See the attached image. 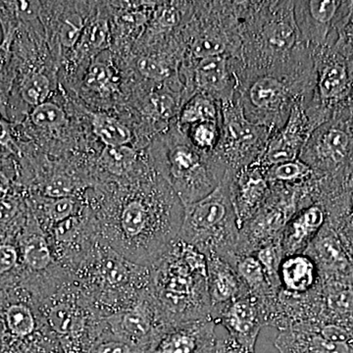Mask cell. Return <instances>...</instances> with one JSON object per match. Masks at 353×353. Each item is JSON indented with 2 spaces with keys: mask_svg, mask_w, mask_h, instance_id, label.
<instances>
[{
  "mask_svg": "<svg viewBox=\"0 0 353 353\" xmlns=\"http://www.w3.org/2000/svg\"><path fill=\"white\" fill-rule=\"evenodd\" d=\"M85 199L99 241L134 263L150 267L178 239L185 206L157 171L94 185Z\"/></svg>",
  "mask_w": 353,
  "mask_h": 353,
  "instance_id": "6da1fadb",
  "label": "cell"
},
{
  "mask_svg": "<svg viewBox=\"0 0 353 353\" xmlns=\"http://www.w3.org/2000/svg\"><path fill=\"white\" fill-rule=\"evenodd\" d=\"M59 88V66L51 55L44 30L18 28L10 60L0 78V113L9 122L19 124Z\"/></svg>",
  "mask_w": 353,
  "mask_h": 353,
  "instance_id": "7a4b0ae2",
  "label": "cell"
},
{
  "mask_svg": "<svg viewBox=\"0 0 353 353\" xmlns=\"http://www.w3.org/2000/svg\"><path fill=\"white\" fill-rule=\"evenodd\" d=\"M150 292L166 324L211 320L206 259L181 239L150 267Z\"/></svg>",
  "mask_w": 353,
  "mask_h": 353,
  "instance_id": "3957f363",
  "label": "cell"
},
{
  "mask_svg": "<svg viewBox=\"0 0 353 353\" xmlns=\"http://www.w3.org/2000/svg\"><path fill=\"white\" fill-rule=\"evenodd\" d=\"M240 20L243 71L280 68L312 55L297 29L294 1H241Z\"/></svg>",
  "mask_w": 353,
  "mask_h": 353,
  "instance_id": "277c9868",
  "label": "cell"
},
{
  "mask_svg": "<svg viewBox=\"0 0 353 353\" xmlns=\"http://www.w3.org/2000/svg\"><path fill=\"white\" fill-rule=\"evenodd\" d=\"M315 88L312 55L301 61L262 71L239 74L238 99L246 119L253 124L278 131L289 119L297 103L305 106Z\"/></svg>",
  "mask_w": 353,
  "mask_h": 353,
  "instance_id": "5b68a950",
  "label": "cell"
},
{
  "mask_svg": "<svg viewBox=\"0 0 353 353\" xmlns=\"http://www.w3.org/2000/svg\"><path fill=\"white\" fill-rule=\"evenodd\" d=\"M81 292L102 316L131 308L150 294V269L130 261L97 241L73 273Z\"/></svg>",
  "mask_w": 353,
  "mask_h": 353,
  "instance_id": "8992f818",
  "label": "cell"
},
{
  "mask_svg": "<svg viewBox=\"0 0 353 353\" xmlns=\"http://www.w3.org/2000/svg\"><path fill=\"white\" fill-rule=\"evenodd\" d=\"M150 163L176 192L183 206L208 196L222 182L227 167L216 153H204L174 124L146 148Z\"/></svg>",
  "mask_w": 353,
  "mask_h": 353,
  "instance_id": "52a82bcc",
  "label": "cell"
},
{
  "mask_svg": "<svg viewBox=\"0 0 353 353\" xmlns=\"http://www.w3.org/2000/svg\"><path fill=\"white\" fill-rule=\"evenodd\" d=\"M179 239L204 256L216 255L234 267L238 259L240 226L229 189V171L211 194L185 205Z\"/></svg>",
  "mask_w": 353,
  "mask_h": 353,
  "instance_id": "ba28073f",
  "label": "cell"
},
{
  "mask_svg": "<svg viewBox=\"0 0 353 353\" xmlns=\"http://www.w3.org/2000/svg\"><path fill=\"white\" fill-rule=\"evenodd\" d=\"M241 1H194L190 20L180 30L183 59L228 55L241 59Z\"/></svg>",
  "mask_w": 353,
  "mask_h": 353,
  "instance_id": "9c48e42d",
  "label": "cell"
},
{
  "mask_svg": "<svg viewBox=\"0 0 353 353\" xmlns=\"http://www.w3.org/2000/svg\"><path fill=\"white\" fill-rule=\"evenodd\" d=\"M0 353H63L38 301L21 285L0 292Z\"/></svg>",
  "mask_w": 353,
  "mask_h": 353,
  "instance_id": "30bf717a",
  "label": "cell"
},
{
  "mask_svg": "<svg viewBox=\"0 0 353 353\" xmlns=\"http://www.w3.org/2000/svg\"><path fill=\"white\" fill-rule=\"evenodd\" d=\"M39 304L63 353L87 352L105 332V318L88 303L73 279Z\"/></svg>",
  "mask_w": 353,
  "mask_h": 353,
  "instance_id": "8fae6325",
  "label": "cell"
},
{
  "mask_svg": "<svg viewBox=\"0 0 353 353\" xmlns=\"http://www.w3.org/2000/svg\"><path fill=\"white\" fill-rule=\"evenodd\" d=\"M317 180L316 176L299 185H271L263 205L241 225L238 257L253 254L261 246L280 239L292 216L316 203Z\"/></svg>",
  "mask_w": 353,
  "mask_h": 353,
  "instance_id": "7c38bea8",
  "label": "cell"
},
{
  "mask_svg": "<svg viewBox=\"0 0 353 353\" xmlns=\"http://www.w3.org/2000/svg\"><path fill=\"white\" fill-rule=\"evenodd\" d=\"M315 88L303 106L313 129L336 115H350L353 108V75L347 60L332 48L312 51Z\"/></svg>",
  "mask_w": 353,
  "mask_h": 353,
  "instance_id": "4fadbf2b",
  "label": "cell"
},
{
  "mask_svg": "<svg viewBox=\"0 0 353 353\" xmlns=\"http://www.w3.org/2000/svg\"><path fill=\"white\" fill-rule=\"evenodd\" d=\"M16 241L20 254V285L39 303L73 279L72 274L57 261L46 234L30 209L27 222Z\"/></svg>",
  "mask_w": 353,
  "mask_h": 353,
  "instance_id": "5bb4252c",
  "label": "cell"
},
{
  "mask_svg": "<svg viewBox=\"0 0 353 353\" xmlns=\"http://www.w3.org/2000/svg\"><path fill=\"white\" fill-rule=\"evenodd\" d=\"M271 132L246 119L238 97L221 103V137L216 155L228 170L238 171L259 161Z\"/></svg>",
  "mask_w": 353,
  "mask_h": 353,
  "instance_id": "9a60e30c",
  "label": "cell"
},
{
  "mask_svg": "<svg viewBox=\"0 0 353 353\" xmlns=\"http://www.w3.org/2000/svg\"><path fill=\"white\" fill-rule=\"evenodd\" d=\"M127 78L120 57L111 50L90 62L73 94L68 95L92 111H119L126 99Z\"/></svg>",
  "mask_w": 353,
  "mask_h": 353,
  "instance_id": "2e32d148",
  "label": "cell"
},
{
  "mask_svg": "<svg viewBox=\"0 0 353 353\" xmlns=\"http://www.w3.org/2000/svg\"><path fill=\"white\" fill-rule=\"evenodd\" d=\"M353 157L350 115H336L311 132L299 159L317 176L341 173Z\"/></svg>",
  "mask_w": 353,
  "mask_h": 353,
  "instance_id": "e0dca14e",
  "label": "cell"
},
{
  "mask_svg": "<svg viewBox=\"0 0 353 353\" xmlns=\"http://www.w3.org/2000/svg\"><path fill=\"white\" fill-rule=\"evenodd\" d=\"M241 67L240 58L228 55L183 59L180 69L183 103L199 92L212 97L220 104L234 101L238 97V76Z\"/></svg>",
  "mask_w": 353,
  "mask_h": 353,
  "instance_id": "ac0fdd59",
  "label": "cell"
},
{
  "mask_svg": "<svg viewBox=\"0 0 353 353\" xmlns=\"http://www.w3.org/2000/svg\"><path fill=\"white\" fill-rule=\"evenodd\" d=\"M99 1H41L46 41L58 66L75 50Z\"/></svg>",
  "mask_w": 353,
  "mask_h": 353,
  "instance_id": "d6986e66",
  "label": "cell"
},
{
  "mask_svg": "<svg viewBox=\"0 0 353 353\" xmlns=\"http://www.w3.org/2000/svg\"><path fill=\"white\" fill-rule=\"evenodd\" d=\"M43 232L57 261L72 276L99 241L94 217L87 202L79 214L67 218Z\"/></svg>",
  "mask_w": 353,
  "mask_h": 353,
  "instance_id": "ffe728a7",
  "label": "cell"
},
{
  "mask_svg": "<svg viewBox=\"0 0 353 353\" xmlns=\"http://www.w3.org/2000/svg\"><path fill=\"white\" fill-rule=\"evenodd\" d=\"M352 4V1L338 0L294 1L296 27L309 50L333 46L339 28L350 12Z\"/></svg>",
  "mask_w": 353,
  "mask_h": 353,
  "instance_id": "44dd1931",
  "label": "cell"
},
{
  "mask_svg": "<svg viewBox=\"0 0 353 353\" xmlns=\"http://www.w3.org/2000/svg\"><path fill=\"white\" fill-rule=\"evenodd\" d=\"M105 318L109 333L145 353L165 325L152 296L148 294L131 308L114 313Z\"/></svg>",
  "mask_w": 353,
  "mask_h": 353,
  "instance_id": "7402d4cb",
  "label": "cell"
},
{
  "mask_svg": "<svg viewBox=\"0 0 353 353\" xmlns=\"http://www.w3.org/2000/svg\"><path fill=\"white\" fill-rule=\"evenodd\" d=\"M216 326L212 320L165 325L145 353H212Z\"/></svg>",
  "mask_w": 353,
  "mask_h": 353,
  "instance_id": "603a6c76",
  "label": "cell"
},
{
  "mask_svg": "<svg viewBox=\"0 0 353 353\" xmlns=\"http://www.w3.org/2000/svg\"><path fill=\"white\" fill-rule=\"evenodd\" d=\"M110 21L112 46L118 55L131 52L145 32L157 1H105Z\"/></svg>",
  "mask_w": 353,
  "mask_h": 353,
  "instance_id": "cb8c5ba5",
  "label": "cell"
},
{
  "mask_svg": "<svg viewBox=\"0 0 353 353\" xmlns=\"http://www.w3.org/2000/svg\"><path fill=\"white\" fill-rule=\"evenodd\" d=\"M229 189L241 229L263 205L270 194L271 185L267 180L266 169L254 162L238 171L229 170Z\"/></svg>",
  "mask_w": 353,
  "mask_h": 353,
  "instance_id": "d4e9b609",
  "label": "cell"
},
{
  "mask_svg": "<svg viewBox=\"0 0 353 353\" xmlns=\"http://www.w3.org/2000/svg\"><path fill=\"white\" fill-rule=\"evenodd\" d=\"M313 131L303 104H296L284 126L271 134L263 155L257 162L267 170L273 165L299 159Z\"/></svg>",
  "mask_w": 353,
  "mask_h": 353,
  "instance_id": "484cf974",
  "label": "cell"
},
{
  "mask_svg": "<svg viewBox=\"0 0 353 353\" xmlns=\"http://www.w3.org/2000/svg\"><path fill=\"white\" fill-rule=\"evenodd\" d=\"M222 325L230 338L248 353H255L260 331L265 327L259 303L254 297L243 294L220 313L216 325Z\"/></svg>",
  "mask_w": 353,
  "mask_h": 353,
  "instance_id": "4316f807",
  "label": "cell"
},
{
  "mask_svg": "<svg viewBox=\"0 0 353 353\" xmlns=\"http://www.w3.org/2000/svg\"><path fill=\"white\" fill-rule=\"evenodd\" d=\"M88 134L101 148L134 146L145 150L136 127L124 111H92L83 108Z\"/></svg>",
  "mask_w": 353,
  "mask_h": 353,
  "instance_id": "83f0119b",
  "label": "cell"
},
{
  "mask_svg": "<svg viewBox=\"0 0 353 353\" xmlns=\"http://www.w3.org/2000/svg\"><path fill=\"white\" fill-rule=\"evenodd\" d=\"M304 253L315 262L320 281L353 279L352 262L338 234L327 221Z\"/></svg>",
  "mask_w": 353,
  "mask_h": 353,
  "instance_id": "f1b7e54d",
  "label": "cell"
},
{
  "mask_svg": "<svg viewBox=\"0 0 353 353\" xmlns=\"http://www.w3.org/2000/svg\"><path fill=\"white\" fill-rule=\"evenodd\" d=\"M205 259L208 264L211 320L216 324L218 316L226 306L248 292L231 264L213 254L208 255Z\"/></svg>",
  "mask_w": 353,
  "mask_h": 353,
  "instance_id": "f546056e",
  "label": "cell"
},
{
  "mask_svg": "<svg viewBox=\"0 0 353 353\" xmlns=\"http://www.w3.org/2000/svg\"><path fill=\"white\" fill-rule=\"evenodd\" d=\"M326 221V211L320 203L311 204L292 216L281 236L285 256L304 253Z\"/></svg>",
  "mask_w": 353,
  "mask_h": 353,
  "instance_id": "4dcf8cb0",
  "label": "cell"
},
{
  "mask_svg": "<svg viewBox=\"0 0 353 353\" xmlns=\"http://www.w3.org/2000/svg\"><path fill=\"white\" fill-rule=\"evenodd\" d=\"M274 343L280 353H353V345L328 340L306 327L281 331Z\"/></svg>",
  "mask_w": 353,
  "mask_h": 353,
  "instance_id": "1f68e13d",
  "label": "cell"
},
{
  "mask_svg": "<svg viewBox=\"0 0 353 353\" xmlns=\"http://www.w3.org/2000/svg\"><path fill=\"white\" fill-rule=\"evenodd\" d=\"M279 280L282 292L303 296L319 285V271L315 262L305 253L288 255L280 265Z\"/></svg>",
  "mask_w": 353,
  "mask_h": 353,
  "instance_id": "d6a6232c",
  "label": "cell"
},
{
  "mask_svg": "<svg viewBox=\"0 0 353 353\" xmlns=\"http://www.w3.org/2000/svg\"><path fill=\"white\" fill-rule=\"evenodd\" d=\"M27 202L30 211L43 231L79 214L85 206V194L69 197L27 196Z\"/></svg>",
  "mask_w": 353,
  "mask_h": 353,
  "instance_id": "836d02e7",
  "label": "cell"
},
{
  "mask_svg": "<svg viewBox=\"0 0 353 353\" xmlns=\"http://www.w3.org/2000/svg\"><path fill=\"white\" fill-rule=\"evenodd\" d=\"M194 1H157L150 23L141 38L176 34L190 20Z\"/></svg>",
  "mask_w": 353,
  "mask_h": 353,
  "instance_id": "e575fe53",
  "label": "cell"
},
{
  "mask_svg": "<svg viewBox=\"0 0 353 353\" xmlns=\"http://www.w3.org/2000/svg\"><path fill=\"white\" fill-rule=\"evenodd\" d=\"M234 268L246 292L256 299L259 305L268 303L277 294L279 290L273 289L261 264L254 255L239 256Z\"/></svg>",
  "mask_w": 353,
  "mask_h": 353,
  "instance_id": "d590c367",
  "label": "cell"
},
{
  "mask_svg": "<svg viewBox=\"0 0 353 353\" xmlns=\"http://www.w3.org/2000/svg\"><path fill=\"white\" fill-rule=\"evenodd\" d=\"M29 215L27 194L17 192L0 201V243L15 240Z\"/></svg>",
  "mask_w": 353,
  "mask_h": 353,
  "instance_id": "8d00e7d4",
  "label": "cell"
},
{
  "mask_svg": "<svg viewBox=\"0 0 353 353\" xmlns=\"http://www.w3.org/2000/svg\"><path fill=\"white\" fill-rule=\"evenodd\" d=\"M201 122H221V104L212 97L199 92L183 103L176 125L185 130Z\"/></svg>",
  "mask_w": 353,
  "mask_h": 353,
  "instance_id": "74e56055",
  "label": "cell"
},
{
  "mask_svg": "<svg viewBox=\"0 0 353 353\" xmlns=\"http://www.w3.org/2000/svg\"><path fill=\"white\" fill-rule=\"evenodd\" d=\"M21 262L17 241L0 243V292L20 285Z\"/></svg>",
  "mask_w": 353,
  "mask_h": 353,
  "instance_id": "f35d334b",
  "label": "cell"
},
{
  "mask_svg": "<svg viewBox=\"0 0 353 353\" xmlns=\"http://www.w3.org/2000/svg\"><path fill=\"white\" fill-rule=\"evenodd\" d=\"M266 176L270 185H299L312 180L316 175L312 169L299 158L269 167Z\"/></svg>",
  "mask_w": 353,
  "mask_h": 353,
  "instance_id": "ab89813d",
  "label": "cell"
},
{
  "mask_svg": "<svg viewBox=\"0 0 353 353\" xmlns=\"http://www.w3.org/2000/svg\"><path fill=\"white\" fill-rule=\"evenodd\" d=\"M196 150L204 153H214L219 145L221 122H201L182 130Z\"/></svg>",
  "mask_w": 353,
  "mask_h": 353,
  "instance_id": "60d3db41",
  "label": "cell"
},
{
  "mask_svg": "<svg viewBox=\"0 0 353 353\" xmlns=\"http://www.w3.org/2000/svg\"><path fill=\"white\" fill-rule=\"evenodd\" d=\"M253 255L259 259L273 289L280 290L279 269L285 257L281 238L261 246Z\"/></svg>",
  "mask_w": 353,
  "mask_h": 353,
  "instance_id": "b9f144b4",
  "label": "cell"
},
{
  "mask_svg": "<svg viewBox=\"0 0 353 353\" xmlns=\"http://www.w3.org/2000/svg\"><path fill=\"white\" fill-rule=\"evenodd\" d=\"M17 192H26L21 185L19 161L16 155L0 148V201Z\"/></svg>",
  "mask_w": 353,
  "mask_h": 353,
  "instance_id": "7bdbcfd3",
  "label": "cell"
},
{
  "mask_svg": "<svg viewBox=\"0 0 353 353\" xmlns=\"http://www.w3.org/2000/svg\"><path fill=\"white\" fill-rule=\"evenodd\" d=\"M330 226L333 228L338 234L341 245L347 252L348 259L353 266V205L340 215L327 220Z\"/></svg>",
  "mask_w": 353,
  "mask_h": 353,
  "instance_id": "ee69618b",
  "label": "cell"
},
{
  "mask_svg": "<svg viewBox=\"0 0 353 353\" xmlns=\"http://www.w3.org/2000/svg\"><path fill=\"white\" fill-rule=\"evenodd\" d=\"M332 48L347 60L353 75V1L350 12L339 28Z\"/></svg>",
  "mask_w": 353,
  "mask_h": 353,
  "instance_id": "f6af8a7d",
  "label": "cell"
},
{
  "mask_svg": "<svg viewBox=\"0 0 353 353\" xmlns=\"http://www.w3.org/2000/svg\"><path fill=\"white\" fill-rule=\"evenodd\" d=\"M85 353H139L132 345H128L125 341L115 338L108 331L105 332L94 341Z\"/></svg>",
  "mask_w": 353,
  "mask_h": 353,
  "instance_id": "bcb514c9",
  "label": "cell"
},
{
  "mask_svg": "<svg viewBox=\"0 0 353 353\" xmlns=\"http://www.w3.org/2000/svg\"><path fill=\"white\" fill-rule=\"evenodd\" d=\"M0 148L18 157L19 145L16 137L15 124L9 122L0 113Z\"/></svg>",
  "mask_w": 353,
  "mask_h": 353,
  "instance_id": "7dc6e473",
  "label": "cell"
},
{
  "mask_svg": "<svg viewBox=\"0 0 353 353\" xmlns=\"http://www.w3.org/2000/svg\"><path fill=\"white\" fill-rule=\"evenodd\" d=\"M15 32H2V39L0 41V78L3 75L7 65L11 57V46H12Z\"/></svg>",
  "mask_w": 353,
  "mask_h": 353,
  "instance_id": "c3c4849f",
  "label": "cell"
},
{
  "mask_svg": "<svg viewBox=\"0 0 353 353\" xmlns=\"http://www.w3.org/2000/svg\"><path fill=\"white\" fill-rule=\"evenodd\" d=\"M341 188L353 205V157L341 173Z\"/></svg>",
  "mask_w": 353,
  "mask_h": 353,
  "instance_id": "681fc988",
  "label": "cell"
},
{
  "mask_svg": "<svg viewBox=\"0 0 353 353\" xmlns=\"http://www.w3.org/2000/svg\"><path fill=\"white\" fill-rule=\"evenodd\" d=\"M212 353H248L240 345H236L230 336L217 339Z\"/></svg>",
  "mask_w": 353,
  "mask_h": 353,
  "instance_id": "f907efd6",
  "label": "cell"
},
{
  "mask_svg": "<svg viewBox=\"0 0 353 353\" xmlns=\"http://www.w3.org/2000/svg\"><path fill=\"white\" fill-rule=\"evenodd\" d=\"M350 125H352V131H353V109L352 110V113H350Z\"/></svg>",
  "mask_w": 353,
  "mask_h": 353,
  "instance_id": "816d5d0a",
  "label": "cell"
}]
</instances>
